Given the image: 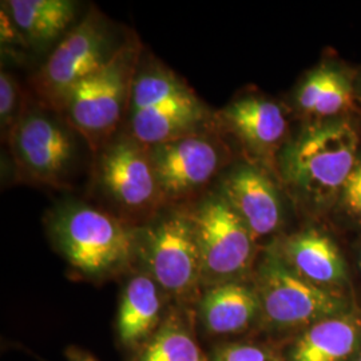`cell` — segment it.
<instances>
[{"mask_svg": "<svg viewBox=\"0 0 361 361\" xmlns=\"http://www.w3.org/2000/svg\"><path fill=\"white\" fill-rule=\"evenodd\" d=\"M361 352V310L352 308L297 334L285 361H356Z\"/></svg>", "mask_w": 361, "mask_h": 361, "instance_id": "obj_13", "label": "cell"}, {"mask_svg": "<svg viewBox=\"0 0 361 361\" xmlns=\"http://www.w3.org/2000/svg\"><path fill=\"white\" fill-rule=\"evenodd\" d=\"M200 247L202 274L214 285L235 281L252 267L256 241L229 204L212 197L188 216Z\"/></svg>", "mask_w": 361, "mask_h": 361, "instance_id": "obj_5", "label": "cell"}, {"mask_svg": "<svg viewBox=\"0 0 361 361\" xmlns=\"http://www.w3.org/2000/svg\"><path fill=\"white\" fill-rule=\"evenodd\" d=\"M18 159L38 180H58L74 158L75 146L70 134L54 119L32 113L22 118L13 135Z\"/></svg>", "mask_w": 361, "mask_h": 361, "instance_id": "obj_11", "label": "cell"}, {"mask_svg": "<svg viewBox=\"0 0 361 361\" xmlns=\"http://www.w3.org/2000/svg\"><path fill=\"white\" fill-rule=\"evenodd\" d=\"M51 231L66 259L90 277H102L123 267L134 247V237L123 225L82 204L61 207L52 219Z\"/></svg>", "mask_w": 361, "mask_h": 361, "instance_id": "obj_3", "label": "cell"}, {"mask_svg": "<svg viewBox=\"0 0 361 361\" xmlns=\"http://www.w3.org/2000/svg\"><path fill=\"white\" fill-rule=\"evenodd\" d=\"M162 300L159 286L149 276L130 280L121 298L118 313V334L128 347L140 345L159 328Z\"/></svg>", "mask_w": 361, "mask_h": 361, "instance_id": "obj_16", "label": "cell"}, {"mask_svg": "<svg viewBox=\"0 0 361 361\" xmlns=\"http://www.w3.org/2000/svg\"><path fill=\"white\" fill-rule=\"evenodd\" d=\"M353 89L349 78L338 68L320 66L310 73L297 92L300 109L317 119L338 118L352 106Z\"/></svg>", "mask_w": 361, "mask_h": 361, "instance_id": "obj_17", "label": "cell"}, {"mask_svg": "<svg viewBox=\"0 0 361 361\" xmlns=\"http://www.w3.org/2000/svg\"><path fill=\"white\" fill-rule=\"evenodd\" d=\"M200 106H168L131 111L130 126L133 138L143 146H155L188 137L202 121Z\"/></svg>", "mask_w": 361, "mask_h": 361, "instance_id": "obj_18", "label": "cell"}, {"mask_svg": "<svg viewBox=\"0 0 361 361\" xmlns=\"http://www.w3.org/2000/svg\"><path fill=\"white\" fill-rule=\"evenodd\" d=\"M68 361H97L94 357H91L90 355H86L83 352H77V350H71L68 353Z\"/></svg>", "mask_w": 361, "mask_h": 361, "instance_id": "obj_25", "label": "cell"}, {"mask_svg": "<svg viewBox=\"0 0 361 361\" xmlns=\"http://www.w3.org/2000/svg\"><path fill=\"white\" fill-rule=\"evenodd\" d=\"M147 150L159 192L169 197L185 195L204 186L216 174L221 158L213 143L192 135Z\"/></svg>", "mask_w": 361, "mask_h": 361, "instance_id": "obj_8", "label": "cell"}, {"mask_svg": "<svg viewBox=\"0 0 361 361\" xmlns=\"http://www.w3.org/2000/svg\"><path fill=\"white\" fill-rule=\"evenodd\" d=\"M222 116L250 152L262 158L274 154L288 133L284 110L261 97H245L229 104Z\"/></svg>", "mask_w": 361, "mask_h": 361, "instance_id": "obj_14", "label": "cell"}, {"mask_svg": "<svg viewBox=\"0 0 361 361\" xmlns=\"http://www.w3.org/2000/svg\"><path fill=\"white\" fill-rule=\"evenodd\" d=\"M212 361H285L284 356L276 349L259 345L235 343L217 350Z\"/></svg>", "mask_w": 361, "mask_h": 361, "instance_id": "obj_22", "label": "cell"}, {"mask_svg": "<svg viewBox=\"0 0 361 361\" xmlns=\"http://www.w3.org/2000/svg\"><path fill=\"white\" fill-rule=\"evenodd\" d=\"M340 209L353 224L361 226V157L337 200Z\"/></svg>", "mask_w": 361, "mask_h": 361, "instance_id": "obj_23", "label": "cell"}, {"mask_svg": "<svg viewBox=\"0 0 361 361\" xmlns=\"http://www.w3.org/2000/svg\"><path fill=\"white\" fill-rule=\"evenodd\" d=\"M255 288L261 302V322L271 331L302 332L324 319L355 308L349 296L324 290L292 271L276 247L258 264Z\"/></svg>", "mask_w": 361, "mask_h": 361, "instance_id": "obj_2", "label": "cell"}, {"mask_svg": "<svg viewBox=\"0 0 361 361\" xmlns=\"http://www.w3.org/2000/svg\"><path fill=\"white\" fill-rule=\"evenodd\" d=\"M357 267H359V269L361 271V245L357 249Z\"/></svg>", "mask_w": 361, "mask_h": 361, "instance_id": "obj_26", "label": "cell"}, {"mask_svg": "<svg viewBox=\"0 0 361 361\" xmlns=\"http://www.w3.org/2000/svg\"><path fill=\"white\" fill-rule=\"evenodd\" d=\"M359 133L347 118L312 123L281 155V173L297 200L319 210L338 200L359 161Z\"/></svg>", "mask_w": 361, "mask_h": 361, "instance_id": "obj_1", "label": "cell"}, {"mask_svg": "<svg viewBox=\"0 0 361 361\" xmlns=\"http://www.w3.org/2000/svg\"><path fill=\"white\" fill-rule=\"evenodd\" d=\"M356 361H361V352H360V355H359V356H357V359H356Z\"/></svg>", "mask_w": 361, "mask_h": 361, "instance_id": "obj_27", "label": "cell"}, {"mask_svg": "<svg viewBox=\"0 0 361 361\" xmlns=\"http://www.w3.org/2000/svg\"><path fill=\"white\" fill-rule=\"evenodd\" d=\"M99 169L106 192L122 207L143 209L161 193L149 150L134 138H122L109 146Z\"/></svg>", "mask_w": 361, "mask_h": 361, "instance_id": "obj_9", "label": "cell"}, {"mask_svg": "<svg viewBox=\"0 0 361 361\" xmlns=\"http://www.w3.org/2000/svg\"><path fill=\"white\" fill-rule=\"evenodd\" d=\"M7 7L19 31L38 43L59 37L75 18L70 0H11Z\"/></svg>", "mask_w": 361, "mask_h": 361, "instance_id": "obj_19", "label": "cell"}, {"mask_svg": "<svg viewBox=\"0 0 361 361\" xmlns=\"http://www.w3.org/2000/svg\"><path fill=\"white\" fill-rule=\"evenodd\" d=\"M113 55L102 19L94 13L87 15L59 43L43 66L37 78L40 95L61 109L68 91L106 65Z\"/></svg>", "mask_w": 361, "mask_h": 361, "instance_id": "obj_7", "label": "cell"}, {"mask_svg": "<svg viewBox=\"0 0 361 361\" xmlns=\"http://www.w3.org/2000/svg\"><path fill=\"white\" fill-rule=\"evenodd\" d=\"M193 91L173 74L152 70L135 78L131 89V111L168 106H200Z\"/></svg>", "mask_w": 361, "mask_h": 361, "instance_id": "obj_20", "label": "cell"}, {"mask_svg": "<svg viewBox=\"0 0 361 361\" xmlns=\"http://www.w3.org/2000/svg\"><path fill=\"white\" fill-rule=\"evenodd\" d=\"M201 317L213 335L245 332L261 320L257 290L240 280L213 285L201 300Z\"/></svg>", "mask_w": 361, "mask_h": 361, "instance_id": "obj_15", "label": "cell"}, {"mask_svg": "<svg viewBox=\"0 0 361 361\" xmlns=\"http://www.w3.org/2000/svg\"><path fill=\"white\" fill-rule=\"evenodd\" d=\"M222 198L243 219L255 241L277 232L283 222L280 195L271 178L253 165H240L222 182Z\"/></svg>", "mask_w": 361, "mask_h": 361, "instance_id": "obj_10", "label": "cell"}, {"mask_svg": "<svg viewBox=\"0 0 361 361\" xmlns=\"http://www.w3.org/2000/svg\"><path fill=\"white\" fill-rule=\"evenodd\" d=\"M288 267L324 290L348 296L347 264L335 241L317 229L288 235L274 246Z\"/></svg>", "mask_w": 361, "mask_h": 361, "instance_id": "obj_12", "label": "cell"}, {"mask_svg": "<svg viewBox=\"0 0 361 361\" xmlns=\"http://www.w3.org/2000/svg\"><path fill=\"white\" fill-rule=\"evenodd\" d=\"M16 104V89L13 85V78L7 73L1 71L0 74V118L1 125H10L13 118V109Z\"/></svg>", "mask_w": 361, "mask_h": 361, "instance_id": "obj_24", "label": "cell"}, {"mask_svg": "<svg viewBox=\"0 0 361 361\" xmlns=\"http://www.w3.org/2000/svg\"><path fill=\"white\" fill-rule=\"evenodd\" d=\"M140 361H209L178 316L159 325Z\"/></svg>", "mask_w": 361, "mask_h": 361, "instance_id": "obj_21", "label": "cell"}, {"mask_svg": "<svg viewBox=\"0 0 361 361\" xmlns=\"http://www.w3.org/2000/svg\"><path fill=\"white\" fill-rule=\"evenodd\" d=\"M135 59L134 46L122 47L66 95L61 109L89 138H101L116 129L133 89Z\"/></svg>", "mask_w": 361, "mask_h": 361, "instance_id": "obj_4", "label": "cell"}, {"mask_svg": "<svg viewBox=\"0 0 361 361\" xmlns=\"http://www.w3.org/2000/svg\"><path fill=\"white\" fill-rule=\"evenodd\" d=\"M143 253L152 279L173 296H190L204 279L200 247L188 216L171 214L150 228Z\"/></svg>", "mask_w": 361, "mask_h": 361, "instance_id": "obj_6", "label": "cell"}]
</instances>
